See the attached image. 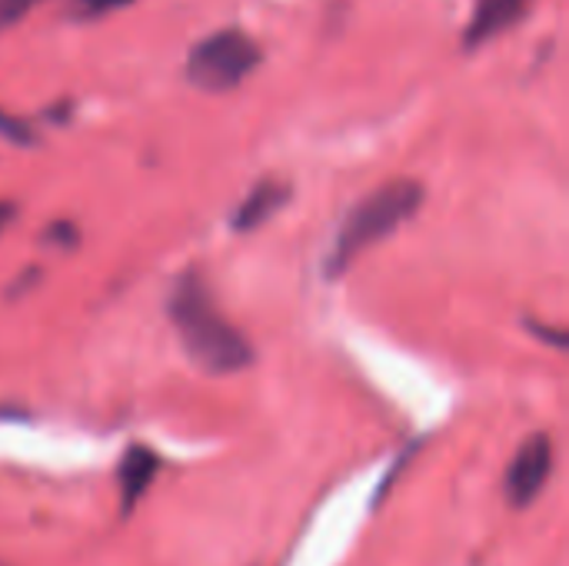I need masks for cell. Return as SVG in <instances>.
Instances as JSON below:
<instances>
[{
  "mask_svg": "<svg viewBox=\"0 0 569 566\" xmlns=\"http://www.w3.org/2000/svg\"><path fill=\"white\" fill-rule=\"evenodd\" d=\"M170 320L190 360L207 374H237L253 360L247 337L217 310L203 277L187 270L170 294Z\"/></svg>",
  "mask_w": 569,
  "mask_h": 566,
  "instance_id": "6da1fadb",
  "label": "cell"
},
{
  "mask_svg": "<svg viewBox=\"0 0 569 566\" xmlns=\"http://www.w3.org/2000/svg\"><path fill=\"white\" fill-rule=\"evenodd\" d=\"M290 200V187L283 180H260L243 203L233 214V230H257L260 224H267L283 203Z\"/></svg>",
  "mask_w": 569,
  "mask_h": 566,
  "instance_id": "52a82bcc",
  "label": "cell"
},
{
  "mask_svg": "<svg viewBox=\"0 0 569 566\" xmlns=\"http://www.w3.org/2000/svg\"><path fill=\"white\" fill-rule=\"evenodd\" d=\"M423 203V187L410 177L390 180L383 187H377L373 193H367L340 224L333 250L327 257V274H343L367 247L387 240L393 230H400Z\"/></svg>",
  "mask_w": 569,
  "mask_h": 566,
  "instance_id": "7a4b0ae2",
  "label": "cell"
},
{
  "mask_svg": "<svg viewBox=\"0 0 569 566\" xmlns=\"http://www.w3.org/2000/svg\"><path fill=\"white\" fill-rule=\"evenodd\" d=\"M40 0H0V33L13 23H20Z\"/></svg>",
  "mask_w": 569,
  "mask_h": 566,
  "instance_id": "ba28073f",
  "label": "cell"
},
{
  "mask_svg": "<svg viewBox=\"0 0 569 566\" xmlns=\"http://www.w3.org/2000/svg\"><path fill=\"white\" fill-rule=\"evenodd\" d=\"M0 137H7L13 143H30L33 140L30 130H27V123L17 120V117H10V113H3V110H0Z\"/></svg>",
  "mask_w": 569,
  "mask_h": 566,
  "instance_id": "30bf717a",
  "label": "cell"
},
{
  "mask_svg": "<svg viewBox=\"0 0 569 566\" xmlns=\"http://www.w3.org/2000/svg\"><path fill=\"white\" fill-rule=\"evenodd\" d=\"M70 3H73V13H80V17H100V13L120 10L133 0H70Z\"/></svg>",
  "mask_w": 569,
  "mask_h": 566,
  "instance_id": "9c48e42d",
  "label": "cell"
},
{
  "mask_svg": "<svg viewBox=\"0 0 569 566\" xmlns=\"http://www.w3.org/2000/svg\"><path fill=\"white\" fill-rule=\"evenodd\" d=\"M550 474H553V440H550L547 434H533V437L513 454V460H510V467H507V480H503L507 504H510L513 510L530 507V504L543 494Z\"/></svg>",
  "mask_w": 569,
  "mask_h": 566,
  "instance_id": "277c9868",
  "label": "cell"
},
{
  "mask_svg": "<svg viewBox=\"0 0 569 566\" xmlns=\"http://www.w3.org/2000/svg\"><path fill=\"white\" fill-rule=\"evenodd\" d=\"M527 7H530V0H477L473 17H470V23L463 30V43L470 50L490 43L503 30H510L513 23H520L523 13H527Z\"/></svg>",
  "mask_w": 569,
  "mask_h": 566,
  "instance_id": "5b68a950",
  "label": "cell"
},
{
  "mask_svg": "<svg viewBox=\"0 0 569 566\" xmlns=\"http://www.w3.org/2000/svg\"><path fill=\"white\" fill-rule=\"evenodd\" d=\"M13 220V203H7V200H0V234H3V227Z\"/></svg>",
  "mask_w": 569,
  "mask_h": 566,
  "instance_id": "8fae6325",
  "label": "cell"
},
{
  "mask_svg": "<svg viewBox=\"0 0 569 566\" xmlns=\"http://www.w3.org/2000/svg\"><path fill=\"white\" fill-rule=\"evenodd\" d=\"M157 470H160V457L150 447H130L123 454L120 470H117V490H120L123 514H130L137 507V500L150 490Z\"/></svg>",
  "mask_w": 569,
  "mask_h": 566,
  "instance_id": "8992f818",
  "label": "cell"
},
{
  "mask_svg": "<svg viewBox=\"0 0 569 566\" xmlns=\"http://www.w3.org/2000/svg\"><path fill=\"white\" fill-rule=\"evenodd\" d=\"M260 63V47L243 30H217L187 57V77L200 90L223 93L243 83Z\"/></svg>",
  "mask_w": 569,
  "mask_h": 566,
  "instance_id": "3957f363",
  "label": "cell"
}]
</instances>
